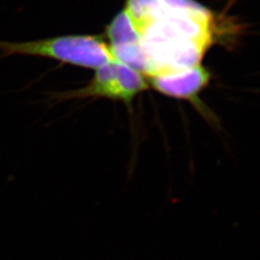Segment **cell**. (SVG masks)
Returning a JSON list of instances; mask_svg holds the SVG:
<instances>
[{
	"instance_id": "cell-4",
	"label": "cell",
	"mask_w": 260,
	"mask_h": 260,
	"mask_svg": "<svg viewBox=\"0 0 260 260\" xmlns=\"http://www.w3.org/2000/svg\"><path fill=\"white\" fill-rule=\"evenodd\" d=\"M106 43L114 60L147 75L150 71L149 59L142 44V36L124 8L105 27Z\"/></svg>"
},
{
	"instance_id": "cell-5",
	"label": "cell",
	"mask_w": 260,
	"mask_h": 260,
	"mask_svg": "<svg viewBox=\"0 0 260 260\" xmlns=\"http://www.w3.org/2000/svg\"><path fill=\"white\" fill-rule=\"evenodd\" d=\"M148 83L158 93L173 99L183 100L204 108L200 94L211 81V72L202 64L177 72L156 74L146 77Z\"/></svg>"
},
{
	"instance_id": "cell-3",
	"label": "cell",
	"mask_w": 260,
	"mask_h": 260,
	"mask_svg": "<svg viewBox=\"0 0 260 260\" xmlns=\"http://www.w3.org/2000/svg\"><path fill=\"white\" fill-rule=\"evenodd\" d=\"M147 78L135 70L116 60L95 69L91 81L83 88L57 93L58 101L73 99H107L130 106L134 99L149 89Z\"/></svg>"
},
{
	"instance_id": "cell-6",
	"label": "cell",
	"mask_w": 260,
	"mask_h": 260,
	"mask_svg": "<svg viewBox=\"0 0 260 260\" xmlns=\"http://www.w3.org/2000/svg\"><path fill=\"white\" fill-rule=\"evenodd\" d=\"M159 0H125L124 9L142 36L155 18Z\"/></svg>"
},
{
	"instance_id": "cell-1",
	"label": "cell",
	"mask_w": 260,
	"mask_h": 260,
	"mask_svg": "<svg viewBox=\"0 0 260 260\" xmlns=\"http://www.w3.org/2000/svg\"><path fill=\"white\" fill-rule=\"evenodd\" d=\"M214 21L213 13L196 0H159L155 18L142 35L149 76L200 65L213 44Z\"/></svg>"
},
{
	"instance_id": "cell-2",
	"label": "cell",
	"mask_w": 260,
	"mask_h": 260,
	"mask_svg": "<svg viewBox=\"0 0 260 260\" xmlns=\"http://www.w3.org/2000/svg\"><path fill=\"white\" fill-rule=\"evenodd\" d=\"M0 59L34 56L93 70L114 60L106 41L98 35H66L25 42L0 40Z\"/></svg>"
}]
</instances>
